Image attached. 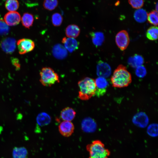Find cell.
Segmentation results:
<instances>
[{
    "label": "cell",
    "instance_id": "6da1fadb",
    "mask_svg": "<svg viewBox=\"0 0 158 158\" xmlns=\"http://www.w3.org/2000/svg\"><path fill=\"white\" fill-rule=\"evenodd\" d=\"M111 80L113 87H124L128 86L131 83V75L125 66L120 65L114 71Z\"/></svg>",
    "mask_w": 158,
    "mask_h": 158
},
{
    "label": "cell",
    "instance_id": "7a4b0ae2",
    "mask_svg": "<svg viewBox=\"0 0 158 158\" xmlns=\"http://www.w3.org/2000/svg\"><path fill=\"white\" fill-rule=\"evenodd\" d=\"M78 85L79 89L78 96L80 99L87 100L95 95L96 87L94 79L85 77L79 81Z\"/></svg>",
    "mask_w": 158,
    "mask_h": 158
},
{
    "label": "cell",
    "instance_id": "3957f363",
    "mask_svg": "<svg viewBox=\"0 0 158 158\" xmlns=\"http://www.w3.org/2000/svg\"><path fill=\"white\" fill-rule=\"evenodd\" d=\"M86 148L89 153V158H108L110 155L109 151L99 140L93 141L87 145Z\"/></svg>",
    "mask_w": 158,
    "mask_h": 158
},
{
    "label": "cell",
    "instance_id": "277c9868",
    "mask_svg": "<svg viewBox=\"0 0 158 158\" xmlns=\"http://www.w3.org/2000/svg\"><path fill=\"white\" fill-rule=\"evenodd\" d=\"M40 75V81L44 86L51 87L56 83L59 82V77L58 74L50 67L43 68Z\"/></svg>",
    "mask_w": 158,
    "mask_h": 158
},
{
    "label": "cell",
    "instance_id": "5b68a950",
    "mask_svg": "<svg viewBox=\"0 0 158 158\" xmlns=\"http://www.w3.org/2000/svg\"><path fill=\"white\" fill-rule=\"evenodd\" d=\"M19 53L24 54L33 50L35 47V43L32 40L23 38L19 40L17 43Z\"/></svg>",
    "mask_w": 158,
    "mask_h": 158
},
{
    "label": "cell",
    "instance_id": "8992f818",
    "mask_svg": "<svg viewBox=\"0 0 158 158\" xmlns=\"http://www.w3.org/2000/svg\"><path fill=\"white\" fill-rule=\"evenodd\" d=\"M115 42L117 45L121 50L123 51L126 49L130 42L127 32L125 30L118 32L116 35Z\"/></svg>",
    "mask_w": 158,
    "mask_h": 158
},
{
    "label": "cell",
    "instance_id": "52a82bcc",
    "mask_svg": "<svg viewBox=\"0 0 158 158\" xmlns=\"http://www.w3.org/2000/svg\"><path fill=\"white\" fill-rule=\"evenodd\" d=\"M58 127L60 134L65 137L70 136L74 130L73 124L70 121H63L60 124Z\"/></svg>",
    "mask_w": 158,
    "mask_h": 158
},
{
    "label": "cell",
    "instance_id": "ba28073f",
    "mask_svg": "<svg viewBox=\"0 0 158 158\" xmlns=\"http://www.w3.org/2000/svg\"><path fill=\"white\" fill-rule=\"evenodd\" d=\"M6 23L10 26H14L18 24L21 20V16L18 12L9 11L6 13L4 17Z\"/></svg>",
    "mask_w": 158,
    "mask_h": 158
},
{
    "label": "cell",
    "instance_id": "9c48e42d",
    "mask_svg": "<svg viewBox=\"0 0 158 158\" xmlns=\"http://www.w3.org/2000/svg\"><path fill=\"white\" fill-rule=\"evenodd\" d=\"M133 123L137 126L141 128H145L148 125L149 118L144 112H140L136 114L132 119Z\"/></svg>",
    "mask_w": 158,
    "mask_h": 158
},
{
    "label": "cell",
    "instance_id": "30bf717a",
    "mask_svg": "<svg viewBox=\"0 0 158 158\" xmlns=\"http://www.w3.org/2000/svg\"><path fill=\"white\" fill-rule=\"evenodd\" d=\"M97 74L99 77L107 78L111 73V68L107 63L100 61L97 63L96 69Z\"/></svg>",
    "mask_w": 158,
    "mask_h": 158
},
{
    "label": "cell",
    "instance_id": "8fae6325",
    "mask_svg": "<svg viewBox=\"0 0 158 158\" xmlns=\"http://www.w3.org/2000/svg\"><path fill=\"white\" fill-rule=\"evenodd\" d=\"M0 46L2 49L7 54L12 53L16 48V41L15 39L11 37L4 39L1 42Z\"/></svg>",
    "mask_w": 158,
    "mask_h": 158
},
{
    "label": "cell",
    "instance_id": "7c38bea8",
    "mask_svg": "<svg viewBox=\"0 0 158 158\" xmlns=\"http://www.w3.org/2000/svg\"><path fill=\"white\" fill-rule=\"evenodd\" d=\"M96 87L95 95L101 96L105 92L106 88L109 85V83L104 78L99 77L95 80Z\"/></svg>",
    "mask_w": 158,
    "mask_h": 158
},
{
    "label": "cell",
    "instance_id": "4fadbf2b",
    "mask_svg": "<svg viewBox=\"0 0 158 158\" xmlns=\"http://www.w3.org/2000/svg\"><path fill=\"white\" fill-rule=\"evenodd\" d=\"M62 42L64 44L66 49L70 53L73 52L78 48L79 43L74 38L64 37L62 39Z\"/></svg>",
    "mask_w": 158,
    "mask_h": 158
},
{
    "label": "cell",
    "instance_id": "5bb4252c",
    "mask_svg": "<svg viewBox=\"0 0 158 158\" xmlns=\"http://www.w3.org/2000/svg\"><path fill=\"white\" fill-rule=\"evenodd\" d=\"M97 127L95 121L90 118H84L81 123L82 129L85 132H93L96 130Z\"/></svg>",
    "mask_w": 158,
    "mask_h": 158
},
{
    "label": "cell",
    "instance_id": "9a60e30c",
    "mask_svg": "<svg viewBox=\"0 0 158 158\" xmlns=\"http://www.w3.org/2000/svg\"><path fill=\"white\" fill-rule=\"evenodd\" d=\"M52 53L53 56L58 59H63L66 58L68 55L67 50L61 44H58L54 46Z\"/></svg>",
    "mask_w": 158,
    "mask_h": 158
},
{
    "label": "cell",
    "instance_id": "2e32d148",
    "mask_svg": "<svg viewBox=\"0 0 158 158\" xmlns=\"http://www.w3.org/2000/svg\"><path fill=\"white\" fill-rule=\"evenodd\" d=\"M76 114L75 111L73 109L66 107L63 109L61 111L60 116L63 121H71L74 119Z\"/></svg>",
    "mask_w": 158,
    "mask_h": 158
},
{
    "label": "cell",
    "instance_id": "e0dca14e",
    "mask_svg": "<svg viewBox=\"0 0 158 158\" xmlns=\"http://www.w3.org/2000/svg\"><path fill=\"white\" fill-rule=\"evenodd\" d=\"M80 32V28L75 24L68 25L65 30L66 35L68 37L76 38L79 36Z\"/></svg>",
    "mask_w": 158,
    "mask_h": 158
},
{
    "label": "cell",
    "instance_id": "ac0fdd59",
    "mask_svg": "<svg viewBox=\"0 0 158 158\" xmlns=\"http://www.w3.org/2000/svg\"><path fill=\"white\" fill-rule=\"evenodd\" d=\"M51 118L47 113L42 112L38 114L36 117V122L41 126L48 125L51 122Z\"/></svg>",
    "mask_w": 158,
    "mask_h": 158
},
{
    "label": "cell",
    "instance_id": "d6986e66",
    "mask_svg": "<svg viewBox=\"0 0 158 158\" xmlns=\"http://www.w3.org/2000/svg\"><path fill=\"white\" fill-rule=\"evenodd\" d=\"M90 35L91 36L92 42L96 47L101 46L104 40V35L103 33L100 32H92Z\"/></svg>",
    "mask_w": 158,
    "mask_h": 158
},
{
    "label": "cell",
    "instance_id": "ffe728a7",
    "mask_svg": "<svg viewBox=\"0 0 158 158\" xmlns=\"http://www.w3.org/2000/svg\"><path fill=\"white\" fill-rule=\"evenodd\" d=\"M147 14L145 10L140 8L135 11L134 14V17L137 22L142 23L145 22L147 19Z\"/></svg>",
    "mask_w": 158,
    "mask_h": 158
},
{
    "label": "cell",
    "instance_id": "44dd1931",
    "mask_svg": "<svg viewBox=\"0 0 158 158\" xmlns=\"http://www.w3.org/2000/svg\"><path fill=\"white\" fill-rule=\"evenodd\" d=\"M21 20L23 26L26 28L29 29L33 24L34 17L32 14L26 13L23 14Z\"/></svg>",
    "mask_w": 158,
    "mask_h": 158
},
{
    "label": "cell",
    "instance_id": "7402d4cb",
    "mask_svg": "<svg viewBox=\"0 0 158 158\" xmlns=\"http://www.w3.org/2000/svg\"><path fill=\"white\" fill-rule=\"evenodd\" d=\"M144 62L143 58L140 55L135 54L130 57L128 61L129 64L133 68H136L142 65Z\"/></svg>",
    "mask_w": 158,
    "mask_h": 158
},
{
    "label": "cell",
    "instance_id": "603a6c76",
    "mask_svg": "<svg viewBox=\"0 0 158 158\" xmlns=\"http://www.w3.org/2000/svg\"><path fill=\"white\" fill-rule=\"evenodd\" d=\"M28 152L24 147H15L13 150V158H27Z\"/></svg>",
    "mask_w": 158,
    "mask_h": 158
},
{
    "label": "cell",
    "instance_id": "cb8c5ba5",
    "mask_svg": "<svg viewBox=\"0 0 158 158\" xmlns=\"http://www.w3.org/2000/svg\"><path fill=\"white\" fill-rule=\"evenodd\" d=\"M158 29L157 26H152L147 30L146 35L147 38L151 40H155L158 38Z\"/></svg>",
    "mask_w": 158,
    "mask_h": 158
},
{
    "label": "cell",
    "instance_id": "d4e9b609",
    "mask_svg": "<svg viewBox=\"0 0 158 158\" xmlns=\"http://www.w3.org/2000/svg\"><path fill=\"white\" fill-rule=\"evenodd\" d=\"M5 6L7 10L9 11H15L18 8L19 3L17 0H7Z\"/></svg>",
    "mask_w": 158,
    "mask_h": 158
},
{
    "label": "cell",
    "instance_id": "484cf974",
    "mask_svg": "<svg viewBox=\"0 0 158 158\" xmlns=\"http://www.w3.org/2000/svg\"><path fill=\"white\" fill-rule=\"evenodd\" d=\"M147 19L151 24L157 26L158 23V13L156 10H153L147 14Z\"/></svg>",
    "mask_w": 158,
    "mask_h": 158
},
{
    "label": "cell",
    "instance_id": "4316f807",
    "mask_svg": "<svg viewBox=\"0 0 158 158\" xmlns=\"http://www.w3.org/2000/svg\"><path fill=\"white\" fill-rule=\"evenodd\" d=\"M58 4V0H44L43 6L45 9L51 11L57 7Z\"/></svg>",
    "mask_w": 158,
    "mask_h": 158
},
{
    "label": "cell",
    "instance_id": "83f0119b",
    "mask_svg": "<svg viewBox=\"0 0 158 158\" xmlns=\"http://www.w3.org/2000/svg\"><path fill=\"white\" fill-rule=\"evenodd\" d=\"M147 132L148 134L152 137H156L158 135V125L153 123L147 127Z\"/></svg>",
    "mask_w": 158,
    "mask_h": 158
},
{
    "label": "cell",
    "instance_id": "f1b7e54d",
    "mask_svg": "<svg viewBox=\"0 0 158 158\" xmlns=\"http://www.w3.org/2000/svg\"><path fill=\"white\" fill-rule=\"evenodd\" d=\"M63 20V18L62 16L59 13H55L52 16V23L55 26H60Z\"/></svg>",
    "mask_w": 158,
    "mask_h": 158
},
{
    "label": "cell",
    "instance_id": "f546056e",
    "mask_svg": "<svg viewBox=\"0 0 158 158\" xmlns=\"http://www.w3.org/2000/svg\"><path fill=\"white\" fill-rule=\"evenodd\" d=\"M9 30L8 26L6 23L4 21L1 19H0V35H6L8 33Z\"/></svg>",
    "mask_w": 158,
    "mask_h": 158
},
{
    "label": "cell",
    "instance_id": "4dcf8cb0",
    "mask_svg": "<svg viewBox=\"0 0 158 158\" xmlns=\"http://www.w3.org/2000/svg\"><path fill=\"white\" fill-rule=\"evenodd\" d=\"M128 2L132 8L137 9L141 8L144 4V0H128Z\"/></svg>",
    "mask_w": 158,
    "mask_h": 158
},
{
    "label": "cell",
    "instance_id": "1f68e13d",
    "mask_svg": "<svg viewBox=\"0 0 158 158\" xmlns=\"http://www.w3.org/2000/svg\"><path fill=\"white\" fill-rule=\"evenodd\" d=\"M135 73L137 77L140 78H143L146 75V69L143 66H138L136 68Z\"/></svg>",
    "mask_w": 158,
    "mask_h": 158
},
{
    "label": "cell",
    "instance_id": "d6a6232c",
    "mask_svg": "<svg viewBox=\"0 0 158 158\" xmlns=\"http://www.w3.org/2000/svg\"><path fill=\"white\" fill-rule=\"evenodd\" d=\"M11 62L13 65L18 70L20 68V65L19 60L17 58H13L12 59Z\"/></svg>",
    "mask_w": 158,
    "mask_h": 158
}]
</instances>
